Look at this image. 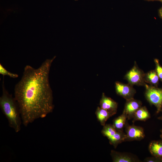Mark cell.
Listing matches in <instances>:
<instances>
[{"instance_id":"6da1fadb","label":"cell","mask_w":162,"mask_h":162,"mask_svg":"<svg viewBox=\"0 0 162 162\" xmlns=\"http://www.w3.org/2000/svg\"><path fill=\"white\" fill-rule=\"evenodd\" d=\"M56 57L46 59L37 68L26 65L21 79L15 86L14 98L25 126L37 119L45 117L53 110L49 75Z\"/></svg>"},{"instance_id":"7a4b0ae2","label":"cell","mask_w":162,"mask_h":162,"mask_svg":"<svg viewBox=\"0 0 162 162\" xmlns=\"http://www.w3.org/2000/svg\"><path fill=\"white\" fill-rule=\"evenodd\" d=\"M2 93L0 97V107L7 118L9 126L16 133L21 130L22 124L18 105L14 97L5 88L4 78L2 85Z\"/></svg>"},{"instance_id":"3957f363","label":"cell","mask_w":162,"mask_h":162,"mask_svg":"<svg viewBox=\"0 0 162 162\" xmlns=\"http://www.w3.org/2000/svg\"><path fill=\"white\" fill-rule=\"evenodd\" d=\"M146 99L151 105L157 109V113L162 111V89L146 84L144 86Z\"/></svg>"},{"instance_id":"277c9868","label":"cell","mask_w":162,"mask_h":162,"mask_svg":"<svg viewBox=\"0 0 162 162\" xmlns=\"http://www.w3.org/2000/svg\"><path fill=\"white\" fill-rule=\"evenodd\" d=\"M145 75V73L138 68L135 62L132 68L125 75L124 79L132 86H144L146 83Z\"/></svg>"},{"instance_id":"5b68a950","label":"cell","mask_w":162,"mask_h":162,"mask_svg":"<svg viewBox=\"0 0 162 162\" xmlns=\"http://www.w3.org/2000/svg\"><path fill=\"white\" fill-rule=\"evenodd\" d=\"M126 137L124 142L140 141L145 137L144 129L141 127L130 125L127 122L125 125Z\"/></svg>"},{"instance_id":"8992f818","label":"cell","mask_w":162,"mask_h":162,"mask_svg":"<svg viewBox=\"0 0 162 162\" xmlns=\"http://www.w3.org/2000/svg\"><path fill=\"white\" fill-rule=\"evenodd\" d=\"M115 87L116 93L126 100L134 98L136 91L133 86L129 83L125 84L120 82H116Z\"/></svg>"},{"instance_id":"52a82bcc","label":"cell","mask_w":162,"mask_h":162,"mask_svg":"<svg viewBox=\"0 0 162 162\" xmlns=\"http://www.w3.org/2000/svg\"><path fill=\"white\" fill-rule=\"evenodd\" d=\"M110 155L113 162H141L137 156L128 152H122L112 150Z\"/></svg>"},{"instance_id":"ba28073f","label":"cell","mask_w":162,"mask_h":162,"mask_svg":"<svg viewBox=\"0 0 162 162\" xmlns=\"http://www.w3.org/2000/svg\"><path fill=\"white\" fill-rule=\"evenodd\" d=\"M142 105L141 101L134 98L126 100L122 112L125 115L128 120H130L133 118L136 112Z\"/></svg>"},{"instance_id":"9c48e42d","label":"cell","mask_w":162,"mask_h":162,"mask_svg":"<svg viewBox=\"0 0 162 162\" xmlns=\"http://www.w3.org/2000/svg\"><path fill=\"white\" fill-rule=\"evenodd\" d=\"M100 107L106 110L112 116L117 112L118 103L111 98L106 96L103 93L100 102Z\"/></svg>"},{"instance_id":"30bf717a","label":"cell","mask_w":162,"mask_h":162,"mask_svg":"<svg viewBox=\"0 0 162 162\" xmlns=\"http://www.w3.org/2000/svg\"><path fill=\"white\" fill-rule=\"evenodd\" d=\"M148 149L152 156L162 158V140L151 141L149 144Z\"/></svg>"},{"instance_id":"8fae6325","label":"cell","mask_w":162,"mask_h":162,"mask_svg":"<svg viewBox=\"0 0 162 162\" xmlns=\"http://www.w3.org/2000/svg\"><path fill=\"white\" fill-rule=\"evenodd\" d=\"M151 117V115L147 108L141 106L135 113L133 118V123L136 121H145Z\"/></svg>"},{"instance_id":"7c38bea8","label":"cell","mask_w":162,"mask_h":162,"mask_svg":"<svg viewBox=\"0 0 162 162\" xmlns=\"http://www.w3.org/2000/svg\"><path fill=\"white\" fill-rule=\"evenodd\" d=\"M95 114L98 120L103 126L106 124L108 119L112 116L106 110L99 106L97 107Z\"/></svg>"},{"instance_id":"4fadbf2b","label":"cell","mask_w":162,"mask_h":162,"mask_svg":"<svg viewBox=\"0 0 162 162\" xmlns=\"http://www.w3.org/2000/svg\"><path fill=\"white\" fill-rule=\"evenodd\" d=\"M126 137V134L123 131H117L108 140L110 144L116 148L118 144L124 142Z\"/></svg>"},{"instance_id":"5bb4252c","label":"cell","mask_w":162,"mask_h":162,"mask_svg":"<svg viewBox=\"0 0 162 162\" xmlns=\"http://www.w3.org/2000/svg\"><path fill=\"white\" fill-rule=\"evenodd\" d=\"M127 120H128L126 116L122 112L121 115L113 119L112 124L117 131H123Z\"/></svg>"},{"instance_id":"9a60e30c","label":"cell","mask_w":162,"mask_h":162,"mask_svg":"<svg viewBox=\"0 0 162 162\" xmlns=\"http://www.w3.org/2000/svg\"><path fill=\"white\" fill-rule=\"evenodd\" d=\"M159 77L155 70H152L145 74V80L146 83L157 87L159 80Z\"/></svg>"},{"instance_id":"2e32d148","label":"cell","mask_w":162,"mask_h":162,"mask_svg":"<svg viewBox=\"0 0 162 162\" xmlns=\"http://www.w3.org/2000/svg\"><path fill=\"white\" fill-rule=\"evenodd\" d=\"M103 126L101 133L104 136L108 139L112 136L117 131L112 124H106Z\"/></svg>"},{"instance_id":"e0dca14e","label":"cell","mask_w":162,"mask_h":162,"mask_svg":"<svg viewBox=\"0 0 162 162\" xmlns=\"http://www.w3.org/2000/svg\"><path fill=\"white\" fill-rule=\"evenodd\" d=\"M0 74L3 76L6 75L13 78H16L19 76L17 74L12 73L7 70L1 63L0 64Z\"/></svg>"},{"instance_id":"ac0fdd59","label":"cell","mask_w":162,"mask_h":162,"mask_svg":"<svg viewBox=\"0 0 162 162\" xmlns=\"http://www.w3.org/2000/svg\"><path fill=\"white\" fill-rule=\"evenodd\" d=\"M154 62L155 65V70L159 77V79L162 82V67L160 65L158 59H155Z\"/></svg>"},{"instance_id":"d6986e66","label":"cell","mask_w":162,"mask_h":162,"mask_svg":"<svg viewBox=\"0 0 162 162\" xmlns=\"http://www.w3.org/2000/svg\"><path fill=\"white\" fill-rule=\"evenodd\" d=\"M144 162H162V158L152 156V157L146 158L144 160Z\"/></svg>"},{"instance_id":"ffe728a7","label":"cell","mask_w":162,"mask_h":162,"mask_svg":"<svg viewBox=\"0 0 162 162\" xmlns=\"http://www.w3.org/2000/svg\"><path fill=\"white\" fill-rule=\"evenodd\" d=\"M159 14L160 17L162 18V7L159 10Z\"/></svg>"},{"instance_id":"44dd1931","label":"cell","mask_w":162,"mask_h":162,"mask_svg":"<svg viewBox=\"0 0 162 162\" xmlns=\"http://www.w3.org/2000/svg\"><path fill=\"white\" fill-rule=\"evenodd\" d=\"M161 112H162V111H161ZM158 118L159 120L162 121V114L160 116L158 117Z\"/></svg>"},{"instance_id":"7402d4cb","label":"cell","mask_w":162,"mask_h":162,"mask_svg":"<svg viewBox=\"0 0 162 162\" xmlns=\"http://www.w3.org/2000/svg\"><path fill=\"white\" fill-rule=\"evenodd\" d=\"M160 137L162 139V128L160 130Z\"/></svg>"},{"instance_id":"603a6c76","label":"cell","mask_w":162,"mask_h":162,"mask_svg":"<svg viewBox=\"0 0 162 162\" xmlns=\"http://www.w3.org/2000/svg\"><path fill=\"white\" fill-rule=\"evenodd\" d=\"M152 0V1L158 0V1H159V0Z\"/></svg>"},{"instance_id":"cb8c5ba5","label":"cell","mask_w":162,"mask_h":162,"mask_svg":"<svg viewBox=\"0 0 162 162\" xmlns=\"http://www.w3.org/2000/svg\"><path fill=\"white\" fill-rule=\"evenodd\" d=\"M159 1H160L161 2H162V0H159Z\"/></svg>"},{"instance_id":"d4e9b609","label":"cell","mask_w":162,"mask_h":162,"mask_svg":"<svg viewBox=\"0 0 162 162\" xmlns=\"http://www.w3.org/2000/svg\"><path fill=\"white\" fill-rule=\"evenodd\" d=\"M74 0L75 1H78V0Z\"/></svg>"}]
</instances>
